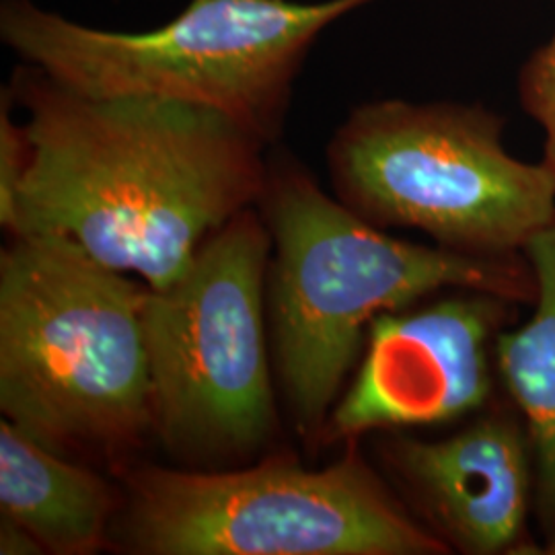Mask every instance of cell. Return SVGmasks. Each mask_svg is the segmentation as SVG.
Instances as JSON below:
<instances>
[{
	"label": "cell",
	"instance_id": "6da1fadb",
	"mask_svg": "<svg viewBox=\"0 0 555 555\" xmlns=\"http://www.w3.org/2000/svg\"><path fill=\"white\" fill-rule=\"evenodd\" d=\"M4 89L27 116V165L0 220L11 235L70 238L165 288L206 238L258 206L268 144L220 112L87 95L27 62Z\"/></svg>",
	"mask_w": 555,
	"mask_h": 555
},
{
	"label": "cell",
	"instance_id": "7a4b0ae2",
	"mask_svg": "<svg viewBox=\"0 0 555 555\" xmlns=\"http://www.w3.org/2000/svg\"><path fill=\"white\" fill-rule=\"evenodd\" d=\"M258 210L274 249L266 305L280 389L311 453L378 315L455 288L518 305L535 297L525 256L477 258L387 235L288 155L268 159Z\"/></svg>",
	"mask_w": 555,
	"mask_h": 555
},
{
	"label": "cell",
	"instance_id": "3957f363",
	"mask_svg": "<svg viewBox=\"0 0 555 555\" xmlns=\"http://www.w3.org/2000/svg\"><path fill=\"white\" fill-rule=\"evenodd\" d=\"M149 286L60 235L0 254V410L60 455L118 459L153 433Z\"/></svg>",
	"mask_w": 555,
	"mask_h": 555
},
{
	"label": "cell",
	"instance_id": "277c9868",
	"mask_svg": "<svg viewBox=\"0 0 555 555\" xmlns=\"http://www.w3.org/2000/svg\"><path fill=\"white\" fill-rule=\"evenodd\" d=\"M375 2L190 0L163 27L121 34L80 25L34 0H4L0 38L23 62L80 93L202 105L272 144L319 36Z\"/></svg>",
	"mask_w": 555,
	"mask_h": 555
},
{
	"label": "cell",
	"instance_id": "5b68a950",
	"mask_svg": "<svg viewBox=\"0 0 555 555\" xmlns=\"http://www.w3.org/2000/svg\"><path fill=\"white\" fill-rule=\"evenodd\" d=\"M327 167L360 219L465 256H525L555 220L554 171L515 157L506 118L481 103H362L337 128Z\"/></svg>",
	"mask_w": 555,
	"mask_h": 555
},
{
	"label": "cell",
	"instance_id": "8992f818",
	"mask_svg": "<svg viewBox=\"0 0 555 555\" xmlns=\"http://www.w3.org/2000/svg\"><path fill=\"white\" fill-rule=\"evenodd\" d=\"M323 469L140 465L124 474L112 545L139 555H447L358 449Z\"/></svg>",
	"mask_w": 555,
	"mask_h": 555
},
{
	"label": "cell",
	"instance_id": "52a82bcc",
	"mask_svg": "<svg viewBox=\"0 0 555 555\" xmlns=\"http://www.w3.org/2000/svg\"><path fill=\"white\" fill-rule=\"evenodd\" d=\"M272 237L258 206L199 245L144 300L153 435L190 469L256 456L278 430L268 354Z\"/></svg>",
	"mask_w": 555,
	"mask_h": 555
},
{
	"label": "cell",
	"instance_id": "ba28073f",
	"mask_svg": "<svg viewBox=\"0 0 555 555\" xmlns=\"http://www.w3.org/2000/svg\"><path fill=\"white\" fill-rule=\"evenodd\" d=\"M414 305L371 323L357 375L325 422L321 449L369 433L476 416L494 401L498 336L515 323L518 302L455 288Z\"/></svg>",
	"mask_w": 555,
	"mask_h": 555
},
{
	"label": "cell",
	"instance_id": "9c48e42d",
	"mask_svg": "<svg viewBox=\"0 0 555 555\" xmlns=\"http://www.w3.org/2000/svg\"><path fill=\"white\" fill-rule=\"evenodd\" d=\"M378 459L410 511L451 554H527L535 461L515 403L494 397L451 437L380 433Z\"/></svg>",
	"mask_w": 555,
	"mask_h": 555
},
{
	"label": "cell",
	"instance_id": "30bf717a",
	"mask_svg": "<svg viewBox=\"0 0 555 555\" xmlns=\"http://www.w3.org/2000/svg\"><path fill=\"white\" fill-rule=\"evenodd\" d=\"M119 508L103 477L0 420V511L48 554L93 555L112 545Z\"/></svg>",
	"mask_w": 555,
	"mask_h": 555
},
{
	"label": "cell",
	"instance_id": "8fae6325",
	"mask_svg": "<svg viewBox=\"0 0 555 555\" xmlns=\"http://www.w3.org/2000/svg\"><path fill=\"white\" fill-rule=\"evenodd\" d=\"M535 280L533 311L496 341L498 383L527 424L535 461V515L555 527V220L525 247Z\"/></svg>",
	"mask_w": 555,
	"mask_h": 555
},
{
	"label": "cell",
	"instance_id": "7c38bea8",
	"mask_svg": "<svg viewBox=\"0 0 555 555\" xmlns=\"http://www.w3.org/2000/svg\"><path fill=\"white\" fill-rule=\"evenodd\" d=\"M516 95L522 112L543 132L541 160L555 176V25L550 40L535 48L518 68Z\"/></svg>",
	"mask_w": 555,
	"mask_h": 555
},
{
	"label": "cell",
	"instance_id": "4fadbf2b",
	"mask_svg": "<svg viewBox=\"0 0 555 555\" xmlns=\"http://www.w3.org/2000/svg\"><path fill=\"white\" fill-rule=\"evenodd\" d=\"M13 100L2 87L0 98V220L11 210L25 165H27V137L25 128L15 121Z\"/></svg>",
	"mask_w": 555,
	"mask_h": 555
},
{
	"label": "cell",
	"instance_id": "5bb4252c",
	"mask_svg": "<svg viewBox=\"0 0 555 555\" xmlns=\"http://www.w3.org/2000/svg\"><path fill=\"white\" fill-rule=\"evenodd\" d=\"M0 554L40 555L46 554L40 541L31 535L20 522L2 516L0 518Z\"/></svg>",
	"mask_w": 555,
	"mask_h": 555
},
{
	"label": "cell",
	"instance_id": "9a60e30c",
	"mask_svg": "<svg viewBox=\"0 0 555 555\" xmlns=\"http://www.w3.org/2000/svg\"><path fill=\"white\" fill-rule=\"evenodd\" d=\"M545 535H547V541H545V550H543L541 554L555 555V527L550 533H545Z\"/></svg>",
	"mask_w": 555,
	"mask_h": 555
}]
</instances>
